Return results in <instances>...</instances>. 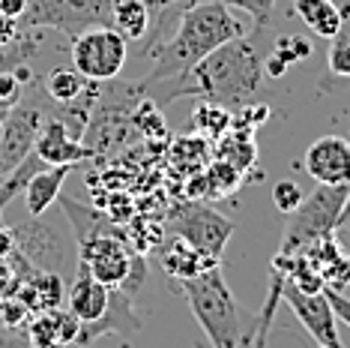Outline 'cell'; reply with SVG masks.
<instances>
[{"mask_svg":"<svg viewBox=\"0 0 350 348\" xmlns=\"http://www.w3.org/2000/svg\"><path fill=\"white\" fill-rule=\"evenodd\" d=\"M302 169L314 184L323 186H347L350 184V141L341 136H323L308 145L302 156Z\"/></svg>","mask_w":350,"mask_h":348,"instance_id":"cell-10","label":"cell"},{"mask_svg":"<svg viewBox=\"0 0 350 348\" xmlns=\"http://www.w3.org/2000/svg\"><path fill=\"white\" fill-rule=\"evenodd\" d=\"M183 295L189 300V310L201 324L210 348H252L258 315H245L237 303L234 291L228 288L221 264L180 282Z\"/></svg>","mask_w":350,"mask_h":348,"instance_id":"cell-3","label":"cell"},{"mask_svg":"<svg viewBox=\"0 0 350 348\" xmlns=\"http://www.w3.org/2000/svg\"><path fill=\"white\" fill-rule=\"evenodd\" d=\"M36 51V42H21L18 49H12V51H0V73L3 69H15V66H21V60H27L30 54Z\"/></svg>","mask_w":350,"mask_h":348,"instance_id":"cell-23","label":"cell"},{"mask_svg":"<svg viewBox=\"0 0 350 348\" xmlns=\"http://www.w3.org/2000/svg\"><path fill=\"white\" fill-rule=\"evenodd\" d=\"M282 300L293 310V315L299 319V324L308 330V336H312L317 345H329V348L341 345L338 319H336V310H332L329 297H326V288L323 291H299L297 286H291V282L284 279Z\"/></svg>","mask_w":350,"mask_h":348,"instance_id":"cell-9","label":"cell"},{"mask_svg":"<svg viewBox=\"0 0 350 348\" xmlns=\"http://www.w3.org/2000/svg\"><path fill=\"white\" fill-rule=\"evenodd\" d=\"M171 232H174V237L186 240L192 249L221 261L230 234H234V223H230L228 216H221L219 210H213L210 204L189 201V204H183L180 210H174Z\"/></svg>","mask_w":350,"mask_h":348,"instance_id":"cell-7","label":"cell"},{"mask_svg":"<svg viewBox=\"0 0 350 348\" xmlns=\"http://www.w3.org/2000/svg\"><path fill=\"white\" fill-rule=\"evenodd\" d=\"M264 58L258 54L254 42L245 36H237L213 54H206L195 69H189L165 93V102L180 97H198L237 114L258 97V90L264 87Z\"/></svg>","mask_w":350,"mask_h":348,"instance_id":"cell-2","label":"cell"},{"mask_svg":"<svg viewBox=\"0 0 350 348\" xmlns=\"http://www.w3.org/2000/svg\"><path fill=\"white\" fill-rule=\"evenodd\" d=\"M18 34H21V30H18V21H15V18H6V15L0 12V51H3L6 45H10Z\"/></svg>","mask_w":350,"mask_h":348,"instance_id":"cell-25","label":"cell"},{"mask_svg":"<svg viewBox=\"0 0 350 348\" xmlns=\"http://www.w3.org/2000/svg\"><path fill=\"white\" fill-rule=\"evenodd\" d=\"M192 123H195V129L206 132V136H221L234 123V114L228 108L216 105V102L201 99V105H195V112H192Z\"/></svg>","mask_w":350,"mask_h":348,"instance_id":"cell-18","label":"cell"},{"mask_svg":"<svg viewBox=\"0 0 350 348\" xmlns=\"http://www.w3.org/2000/svg\"><path fill=\"white\" fill-rule=\"evenodd\" d=\"M293 15L321 39H336L341 30V10L336 0H293Z\"/></svg>","mask_w":350,"mask_h":348,"instance_id":"cell-15","label":"cell"},{"mask_svg":"<svg viewBox=\"0 0 350 348\" xmlns=\"http://www.w3.org/2000/svg\"><path fill=\"white\" fill-rule=\"evenodd\" d=\"M230 10H240L252 18V34H264L267 25L273 21L275 0H225Z\"/></svg>","mask_w":350,"mask_h":348,"instance_id":"cell-19","label":"cell"},{"mask_svg":"<svg viewBox=\"0 0 350 348\" xmlns=\"http://www.w3.org/2000/svg\"><path fill=\"white\" fill-rule=\"evenodd\" d=\"M326 297H329L332 310H336V319L350 327V297H345L341 291H332V288H326Z\"/></svg>","mask_w":350,"mask_h":348,"instance_id":"cell-24","label":"cell"},{"mask_svg":"<svg viewBox=\"0 0 350 348\" xmlns=\"http://www.w3.org/2000/svg\"><path fill=\"white\" fill-rule=\"evenodd\" d=\"M129 42L114 27H90L72 39V66L87 82L105 84L123 73Z\"/></svg>","mask_w":350,"mask_h":348,"instance_id":"cell-6","label":"cell"},{"mask_svg":"<svg viewBox=\"0 0 350 348\" xmlns=\"http://www.w3.org/2000/svg\"><path fill=\"white\" fill-rule=\"evenodd\" d=\"M69 171H72V165H51V169L36 171L33 177L27 180V186H25V204H27L30 216H42V213L60 199L63 180L69 177Z\"/></svg>","mask_w":350,"mask_h":348,"instance_id":"cell-12","label":"cell"},{"mask_svg":"<svg viewBox=\"0 0 350 348\" xmlns=\"http://www.w3.org/2000/svg\"><path fill=\"white\" fill-rule=\"evenodd\" d=\"M153 6L147 0H111V27L126 42H141L150 30Z\"/></svg>","mask_w":350,"mask_h":348,"instance_id":"cell-14","label":"cell"},{"mask_svg":"<svg viewBox=\"0 0 350 348\" xmlns=\"http://www.w3.org/2000/svg\"><path fill=\"white\" fill-rule=\"evenodd\" d=\"M321 279L326 288L332 291H345L350 286V258L347 256H336L329 264L321 267Z\"/></svg>","mask_w":350,"mask_h":348,"instance_id":"cell-21","label":"cell"},{"mask_svg":"<svg viewBox=\"0 0 350 348\" xmlns=\"http://www.w3.org/2000/svg\"><path fill=\"white\" fill-rule=\"evenodd\" d=\"M302 199H306V192L299 189L297 180H278V184L273 186V204L278 213H293L302 204Z\"/></svg>","mask_w":350,"mask_h":348,"instance_id":"cell-20","label":"cell"},{"mask_svg":"<svg viewBox=\"0 0 350 348\" xmlns=\"http://www.w3.org/2000/svg\"><path fill=\"white\" fill-rule=\"evenodd\" d=\"M347 186H323L317 184L312 195H306L293 213H288V228H284L278 256H302L308 247L326 240L341 228V210H345Z\"/></svg>","mask_w":350,"mask_h":348,"instance_id":"cell-4","label":"cell"},{"mask_svg":"<svg viewBox=\"0 0 350 348\" xmlns=\"http://www.w3.org/2000/svg\"><path fill=\"white\" fill-rule=\"evenodd\" d=\"M30 153H33L45 169H51V165H75L81 160H90L93 150L87 147L81 138L69 136V123L63 121V117H45Z\"/></svg>","mask_w":350,"mask_h":348,"instance_id":"cell-11","label":"cell"},{"mask_svg":"<svg viewBox=\"0 0 350 348\" xmlns=\"http://www.w3.org/2000/svg\"><path fill=\"white\" fill-rule=\"evenodd\" d=\"M237 36H245V25L225 0H186V10H180L171 36L147 49V58H153V69L141 90L177 84L206 54Z\"/></svg>","mask_w":350,"mask_h":348,"instance_id":"cell-1","label":"cell"},{"mask_svg":"<svg viewBox=\"0 0 350 348\" xmlns=\"http://www.w3.org/2000/svg\"><path fill=\"white\" fill-rule=\"evenodd\" d=\"M350 223V184H347V199H345V210H341V225Z\"/></svg>","mask_w":350,"mask_h":348,"instance_id":"cell-27","label":"cell"},{"mask_svg":"<svg viewBox=\"0 0 350 348\" xmlns=\"http://www.w3.org/2000/svg\"><path fill=\"white\" fill-rule=\"evenodd\" d=\"M216 264H221V261H216V258L204 256V252L192 249L186 240H180V237H174L168 247L162 249V267H165V273L174 276V279H180V282L183 279H192V276L210 271V267H216Z\"/></svg>","mask_w":350,"mask_h":348,"instance_id":"cell-13","label":"cell"},{"mask_svg":"<svg viewBox=\"0 0 350 348\" xmlns=\"http://www.w3.org/2000/svg\"><path fill=\"white\" fill-rule=\"evenodd\" d=\"M329 73L338 78H350V36L338 34L336 39H329Z\"/></svg>","mask_w":350,"mask_h":348,"instance_id":"cell-22","label":"cell"},{"mask_svg":"<svg viewBox=\"0 0 350 348\" xmlns=\"http://www.w3.org/2000/svg\"><path fill=\"white\" fill-rule=\"evenodd\" d=\"M153 10H162V6H168V3H186V0H147Z\"/></svg>","mask_w":350,"mask_h":348,"instance_id":"cell-28","label":"cell"},{"mask_svg":"<svg viewBox=\"0 0 350 348\" xmlns=\"http://www.w3.org/2000/svg\"><path fill=\"white\" fill-rule=\"evenodd\" d=\"M306 58H312V42H308V39H302L297 34H293V36L291 34L288 36H278L275 45H273V51H269V58L264 60V73L269 78H282L293 66V63H299Z\"/></svg>","mask_w":350,"mask_h":348,"instance_id":"cell-17","label":"cell"},{"mask_svg":"<svg viewBox=\"0 0 350 348\" xmlns=\"http://www.w3.org/2000/svg\"><path fill=\"white\" fill-rule=\"evenodd\" d=\"M57 30L75 39L90 27H111V0H27L18 30Z\"/></svg>","mask_w":350,"mask_h":348,"instance_id":"cell-5","label":"cell"},{"mask_svg":"<svg viewBox=\"0 0 350 348\" xmlns=\"http://www.w3.org/2000/svg\"><path fill=\"white\" fill-rule=\"evenodd\" d=\"M195 348H210V345H206V343H198V345H195Z\"/></svg>","mask_w":350,"mask_h":348,"instance_id":"cell-29","label":"cell"},{"mask_svg":"<svg viewBox=\"0 0 350 348\" xmlns=\"http://www.w3.org/2000/svg\"><path fill=\"white\" fill-rule=\"evenodd\" d=\"M27 10V0H0V12L6 15V18H15L18 21L21 15Z\"/></svg>","mask_w":350,"mask_h":348,"instance_id":"cell-26","label":"cell"},{"mask_svg":"<svg viewBox=\"0 0 350 348\" xmlns=\"http://www.w3.org/2000/svg\"><path fill=\"white\" fill-rule=\"evenodd\" d=\"M87 84L90 82L75 66H54L45 75V97L51 102H57V105H72V102L84 99Z\"/></svg>","mask_w":350,"mask_h":348,"instance_id":"cell-16","label":"cell"},{"mask_svg":"<svg viewBox=\"0 0 350 348\" xmlns=\"http://www.w3.org/2000/svg\"><path fill=\"white\" fill-rule=\"evenodd\" d=\"M45 123L42 105H33L30 99L15 102L0 123V177H6L15 165L33 150V141Z\"/></svg>","mask_w":350,"mask_h":348,"instance_id":"cell-8","label":"cell"},{"mask_svg":"<svg viewBox=\"0 0 350 348\" xmlns=\"http://www.w3.org/2000/svg\"><path fill=\"white\" fill-rule=\"evenodd\" d=\"M317 348H329V345H317ZM338 348H341V345H338Z\"/></svg>","mask_w":350,"mask_h":348,"instance_id":"cell-30","label":"cell"}]
</instances>
